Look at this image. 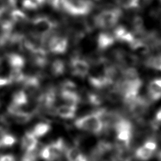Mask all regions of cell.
<instances>
[{
  "label": "cell",
  "instance_id": "obj_8",
  "mask_svg": "<svg viewBox=\"0 0 161 161\" xmlns=\"http://www.w3.org/2000/svg\"><path fill=\"white\" fill-rule=\"evenodd\" d=\"M155 121L158 123H161V109H160L155 114Z\"/></svg>",
  "mask_w": 161,
  "mask_h": 161
},
{
  "label": "cell",
  "instance_id": "obj_1",
  "mask_svg": "<svg viewBox=\"0 0 161 161\" xmlns=\"http://www.w3.org/2000/svg\"><path fill=\"white\" fill-rule=\"evenodd\" d=\"M74 126L79 130L95 135L101 134L104 129L103 123L96 111L77 118L74 121Z\"/></svg>",
  "mask_w": 161,
  "mask_h": 161
},
{
  "label": "cell",
  "instance_id": "obj_9",
  "mask_svg": "<svg viewBox=\"0 0 161 161\" xmlns=\"http://www.w3.org/2000/svg\"><path fill=\"white\" fill-rule=\"evenodd\" d=\"M158 160H159V161H161V151L158 153Z\"/></svg>",
  "mask_w": 161,
  "mask_h": 161
},
{
  "label": "cell",
  "instance_id": "obj_4",
  "mask_svg": "<svg viewBox=\"0 0 161 161\" xmlns=\"http://www.w3.org/2000/svg\"><path fill=\"white\" fill-rule=\"evenodd\" d=\"M50 130L51 126L49 123L45 122H40L35 125L31 131L38 138L42 137L47 134Z\"/></svg>",
  "mask_w": 161,
  "mask_h": 161
},
{
  "label": "cell",
  "instance_id": "obj_7",
  "mask_svg": "<svg viewBox=\"0 0 161 161\" xmlns=\"http://www.w3.org/2000/svg\"><path fill=\"white\" fill-rule=\"evenodd\" d=\"M0 161H16L15 157L11 154H4L0 155Z\"/></svg>",
  "mask_w": 161,
  "mask_h": 161
},
{
  "label": "cell",
  "instance_id": "obj_3",
  "mask_svg": "<svg viewBox=\"0 0 161 161\" xmlns=\"http://www.w3.org/2000/svg\"><path fill=\"white\" fill-rule=\"evenodd\" d=\"M77 111V108L70 105H62L55 109V114L64 119H70L74 118Z\"/></svg>",
  "mask_w": 161,
  "mask_h": 161
},
{
  "label": "cell",
  "instance_id": "obj_2",
  "mask_svg": "<svg viewBox=\"0 0 161 161\" xmlns=\"http://www.w3.org/2000/svg\"><path fill=\"white\" fill-rule=\"evenodd\" d=\"M38 145L37 138L30 131H26L23 136L21 141V147L25 152L35 149Z\"/></svg>",
  "mask_w": 161,
  "mask_h": 161
},
{
  "label": "cell",
  "instance_id": "obj_6",
  "mask_svg": "<svg viewBox=\"0 0 161 161\" xmlns=\"http://www.w3.org/2000/svg\"><path fill=\"white\" fill-rule=\"evenodd\" d=\"M143 145L153 153H154V152L156 150L157 147V145L153 140H148L146 141Z\"/></svg>",
  "mask_w": 161,
  "mask_h": 161
},
{
  "label": "cell",
  "instance_id": "obj_5",
  "mask_svg": "<svg viewBox=\"0 0 161 161\" xmlns=\"http://www.w3.org/2000/svg\"><path fill=\"white\" fill-rule=\"evenodd\" d=\"M153 153L145 148L143 145L138 147L135 151V157L142 161H147L150 159Z\"/></svg>",
  "mask_w": 161,
  "mask_h": 161
}]
</instances>
